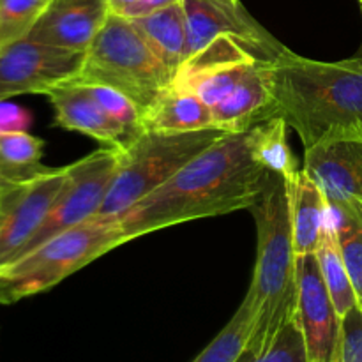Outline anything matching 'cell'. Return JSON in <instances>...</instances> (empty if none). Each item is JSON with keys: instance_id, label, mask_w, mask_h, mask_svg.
I'll return each instance as SVG.
<instances>
[{"instance_id": "obj_9", "label": "cell", "mask_w": 362, "mask_h": 362, "mask_svg": "<svg viewBox=\"0 0 362 362\" xmlns=\"http://www.w3.org/2000/svg\"><path fill=\"white\" fill-rule=\"evenodd\" d=\"M67 179V166L45 170L9 189L0 207V269L20 257L41 228Z\"/></svg>"}, {"instance_id": "obj_27", "label": "cell", "mask_w": 362, "mask_h": 362, "mask_svg": "<svg viewBox=\"0 0 362 362\" xmlns=\"http://www.w3.org/2000/svg\"><path fill=\"white\" fill-rule=\"evenodd\" d=\"M334 362H362V308L359 304L339 318Z\"/></svg>"}, {"instance_id": "obj_33", "label": "cell", "mask_w": 362, "mask_h": 362, "mask_svg": "<svg viewBox=\"0 0 362 362\" xmlns=\"http://www.w3.org/2000/svg\"><path fill=\"white\" fill-rule=\"evenodd\" d=\"M7 45H11L9 39H7V35L4 34V30H2V28H0V49H2L4 46H7Z\"/></svg>"}, {"instance_id": "obj_6", "label": "cell", "mask_w": 362, "mask_h": 362, "mask_svg": "<svg viewBox=\"0 0 362 362\" xmlns=\"http://www.w3.org/2000/svg\"><path fill=\"white\" fill-rule=\"evenodd\" d=\"M225 134L219 127L136 133L120 147L119 172L98 216L120 218Z\"/></svg>"}, {"instance_id": "obj_29", "label": "cell", "mask_w": 362, "mask_h": 362, "mask_svg": "<svg viewBox=\"0 0 362 362\" xmlns=\"http://www.w3.org/2000/svg\"><path fill=\"white\" fill-rule=\"evenodd\" d=\"M182 0H140L129 13L126 14V18H138L145 16V14H151L154 11L165 9V7L173 6V4H179Z\"/></svg>"}, {"instance_id": "obj_14", "label": "cell", "mask_w": 362, "mask_h": 362, "mask_svg": "<svg viewBox=\"0 0 362 362\" xmlns=\"http://www.w3.org/2000/svg\"><path fill=\"white\" fill-rule=\"evenodd\" d=\"M45 95L55 110L57 126L64 129L83 133L108 147H122L133 138L127 127L101 108L87 85L64 81L49 88Z\"/></svg>"}, {"instance_id": "obj_5", "label": "cell", "mask_w": 362, "mask_h": 362, "mask_svg": "<svg viewBox=\"0 0 362 362\" xmlns=\"http://www.w3.org/2000/svg\"><path fill=\"white\" fill-rule=\"evenodd\" d=\"M173 80L175 74L151 52L133 21L110 13L85 49L80 73L69 81L115 88L133 99L144 113Z\"/></svg>"}, {"instance_id": "obj_17", "label": "cell", "mask_w": 362, "mask_h": 362, "mask_svg": "<svg viewBox=\"0 0 362 362\" xmlns=\"http://www.w3.org/2000/svg\"><path fill=\"white\" fill-rule=\"evenodd\" d=\"M129 20L151 52L177 76L187 60V20L182 2Z\"/></svg>"}, {"instance_id": "obj_19", "label": "cell", "mask_w": 362, "mask_h": 362, "mask_svg": "<svg viewBox=\"0 0 362 362\" xmlns=\"http://www.w3.org/2000/svg\"><path fill=\"white\" fill-rule=\"evenodd\" d=\"M315 257H317L318 269H320V274L329 290V296L341 318L346 311L352 310L359 303H357L356 290H354L352 279L346 271L345 260H343L341 250H339L338 235H336L331 219H327V225L322 232Z\"/></svg>"}, {"instance_id": "obj_34", "label": "cell", "mask_w": 362, "mask_h": 362, "mask_svg": "<svg viewBox=\"0 0 362 362\" xmlns=\"http://www.w3.org/2000/svg\"><path fill=\"white\" fill-rule=\"evenodd\" d=\"M359 57H362V48H361V55Z\"/></svg>"}, {"instance_id": "obj_24", "label": "cell", "mask_w": 362, "mask_h": 362, "mask_svg": "<svg viewBox=\"0 0 362 362\" xmlns=\"http://www.w3.org/2000/svg\"><path fill=\"white\" fill-rule=\"evenodd\" d=\"M52 0H0V28L9 42L27 37Z\"/></svg>"}, {"instance_id": "obj_22", "label": "cell", "mask_w": 362, "mask_h": 362, "mask_svg": "<svg viewBox=\"0 0 362 362\" xmlns=\"http://www.w3.org/2000/svg\"><path fill=\"white\" fill-rule=\"evenodd\" d=\"M251 327V304L244 297L243 304L226 327L198 354L193 362H237L246 350Z\"/></svg>"}, {"instance_id": "obj_31", "label": "cell", "mask_w": 362, "mask_h": 362, "mask_svg": "<svg viewBox=\"0 0 362 362\" xmlns=\"http://www.w3.org/2000/svg\"><path fill=\"white\" fill-rule=\"evenodd\" d=\"M18 182H14V180H7L4 179V177H0V207H2V202L4 198H6V194L9 193V189L13 186H16Z\"/></svg>"}, {"instance_id": "obj_30", "label": "cell", "mask_w": 362, "mask_h": 362, "mask_svg": "<svg viewBox=\"0 0 362 362\" xmlns=\"http://www.w3.org/2000/svg\"><path fill=\"white\" fill-rule=\"evenodd\" d=\"M140 0H108L110 13L120 14V16H126L131 9H133Z\"/></svg>"}, {"instance_id": "obj_8", "label": "cell", "mask_w": 362, "mask_h": 362, "mask_svg": "<svg viewBox=\"0 0 362 362\" xmlns=\"http://www.w3.org/2000/svg\"><path fill=\"white\" fill-rule=\"evenodd\" d=\"M85 52L55 48L23 37L0 49V101L21 94H46L80 73Z\"/></svg>"}, {"instance_id": "obj_18", "label": "cell", "mask_w": 362, "mask_h": 362, "mask_svg": "<svg viewBox=\"0 0 362 362\" xmlns=\"http://www.w3.org/2000/svg\"><path fill=\"white\" fill-rule=\"evenodd\" d=\"M141 131H197L214 127L212 112L189 90L170 85L141 113Z\"/></svg>"}, {"instance_id": "obj_4", "label": "cell", "mask_w": 362, "mask_h": 362, "mask_svg": "<svg viewBox=\"0 0 362 362\" xmlns=\"http://www.w3.org/2000/svg\"><path fill=\"white\" fill-rule=\"evenodd\" d=\"M127 243L119 218L94 216L0 269V304H13L59 285L95 258Z\"/></svg>"}, {"instance_id": "obj_32", "label": "cell", "mask_w": 362, "mask_h": 362, "mask_svg": "<svg viewBox=\"0 0 362 362\" xmlns=\"http://www.w3.org/2000/svg\"><path fill=\"white\" fill-rule=\"evenodd\" d=\"M214 2L219 4V6L226 7V9H230V11L244 9L243 4H240V0H214Z\"/></svg>"}, {"instance_id": "obj_21", "label": "cell", "mask_w": 362, "mask_h": 362, "mask_svg": "<svg viewBox=\"0 0 362 362\" xmlns=\"http://www.w3.org/2000/svg\"><path fill=\"white\" fill-rule=\"evenodd\" d=\"M45 144L28 133H0V177L21 182L45 172Z\"/></svg>"}, {"instance_id": "obj_13", "label": "cell", "mask_w": 362, "mask_h": 362, "mask_svg": "<svg viewBox=\"0 0 362 362\" xmlns=\"http://www.w3.org/2000/svg\"><path fill=\"white\" fill-rule=\"evenodd\" d=\"M108 16V0H52L27 37L55 48L85 52Z\"/></svg>"}, {"instance_id": "obj_3", "label": "cell", "mask_w": 362, "mask_h": 362, "mask_svg": "<svg viewBox=\"0 0 362 362\" xmlns=\"http://www.w3.org/2000/svg\"><path fill=\"white\" fill-rule=\"evenodd\" d=\"M257 221L258 246L247 299L251 327L246 350L250 356L265 352L297 310V255L290 223L286 180L269 173L264 191L250 209Z\"/></svg>"}, {"instance_id": "obj_16", "label": "cell", "mask_w": 362, "mask_h": 362, "mask_svg": "<svg viewBox=\"0 0 362 362\" xmlns=\"http://www.w3.org/2000/svg\"><path fill=\"white\" fill-rule=\"evenodd\" d=\"M285 180L296 255L315 253L329 219L327 200L304 168H299L292 179Z\"/></svg>"}, {"instance_id": "obj_11", "label": "cell", "mask_w": 362, "mask_h": 362, "mask_svg": "<svg viewBox=\"0 0 362 362\" xmlns=\"http://www.w3.org/2000/svg\"><path fill=\"white\" fill-rule=\"evenodd\" d=\"M296 318L306 345L308 362H334L339 315L329 296L315 253L297 257Z\"/></svg>"}, {"instance_id": "obj_28", "label": "cell", "mask_w": 362, "mask_h": 362, "mask_svg": "<svg viewBox=\"0 0 362 362\" xmlns=\"http://www.w3.org/2000/svg\"><path fill=\"white\" fill-rule=\"evenodd\" d=\"M32 113L14 103L0 101V133H28Z\"/></svg>"}, {"instance_id": "obj_35", "label": "cell", "mask_w": 362, "mask_h": 362, "mask_svg": "<svg viewBox=\"0 0 362 362\" xmlns=\"http://www.w3.org/2000/svg\"><path fill=\"white\" fill-rule=\"evenodd\" d=\"M359 4H361V6H362V0H359Z\"/></svg>"}, {"instance_id": "obj_7", "label": "cell", "mask_w": 362, "mask_h": 362, "mask_svg": "<svg viewBox=\"0 0 362 362\" xmlns=\"http://www.w3.org/2000/svg\"><path fill=\"white\" fill-rule=\"evenodd\" d=\"M120 166V147L90 152L67 166V179L41 228L20 253L25 255L57 233L66 232L99 214Z\"/></svg>"}, {"instance_id": "obj_26", "label": "cell", "mask_w": 362, "mask_h": 362, "mask_svg": "<svg viewBox=\"0 0 362 362\" xmlns=\"http://www.w3.org/2000/svg\"><path fill=\"white\" fill-rule=\"evenodd\" d=\"M90 94L94 95L95 101L101 105V108L108 113L110 117L117 120V122L122 124L124 127L129 129V133L136 134L140 133V119L141 112L138 110V106L134 105L133 99H129L127 95H124L122 92L115 90V88L103 87V85H87Z\"/></svg>"}, {"instance_id": "obj_25", "label": "cell", "mask_w": 362, "mask_h": 362, "mask_svg": "<svg viewBox=\"0 0 362 362\" xmlns=\"http://www.w3.org/2000/svg\"><path fill=\"white\" fill-rule=\"evenodd\" d=\"M237 362H308L306 345L297 318H292L283 327L276 341L265 352L250 356L244 352Z\"/></svg>"}, {"instance_id": "obj_23", "label": "cell", "mask_w": 362, "mask_h": 362, "mask_svg": "<svg viewBox=\"0 0 362 362\" xmlns=\"http://www.w3.org/2000/svg\"><path fill=\"white\" fill-rule=\"evenodd\" d=\"M329 219L334 225L339 250L352 279L357 303L362 308V219L331 209H329Z\"/></svg>"}, {"instance_id": "obj_15", "label": "cell", "mask_w": 362, "mask_h": 362, "mask_svg": "<svg viewBox=\"0 0 362 362\" xmlns=\"http://www.w3.org/2000/svg\"><path fill=\"white\" fill-rule=\"evenodd\" d=\"M265 64L267 62L255 64L230 92L228 98L211 110L214 127L226 133H244L278 115L265 74Z\"/></svg>"}, {"instance_id": "obj_10", "label": "cell", "mask_w": 362, "mask_h": 362, "mask_svg": "<svg viewBox=\"0 0 362 362\" xmlns=\"http://www.w3.org/2000/svg\"><path fill=\"white\" fill-rule=\"evenodd\" d=\"M303 168L331 211L362 219V138H334L308 148Z\"/></svg>"}, {"instance_id": "obj_20", "label": "cell", "mask_w": 362, "mask_h": 362, "mask_svg": "<svg viewBox=\"0 0 362 362\" xmlns=\"http://www.w3.org/2000/svg\"><path fill=\"white\" fill-rule=\"evenodd\" d=\"M286 120L274 115L251 127V148L257 161L265 170L278 173L283 179H292L297 172V159L286 140Z\"/></svg>"}, {"instance_id": "obj_1", "label": "cell", "mask_w": 362, "mask_h": 362, "mask_svg": "<svg viewBox=\"0 0 362 362\" xmlns=\"http://www.w3.org/2000/svg\"><path fill=\"white\" fill-rule=\"evenodd\" d=\"M269 170L251 148V129L226 133L177 175L119 218L127 240L151 232L251 209L264 191Z\"/></svg>"}, {"instance_id": "obj_2", "label": "cell", "mask_w": 362, "mask_h": 362, "mask_svg": "<svg viewBox=\"0 0 362 362\" xmlns=\"http://www.w3.org/2000/svg\"><path fill=\"white\" fill-rule=\"evenodd\" d=\"M265 74L278 115L304 151L334 138H362V57L322 62L285 46L265 64Z\"/></svg>"}, {"instance_id": "obj_12", "label": "cell", "mask_w": 362, "mask_h": 362, "mask_svg": "<svg viewBox=\"0 0 362 362\" xmlns=\"http://www.w3.org/2000/svg\"><path fill=\"white\" fill-rule=\"evenodd\" d=\"M182 6L187 20V59L223 35L246 42L265 62L274 60L285 49L246 9L230 11L214 0H182Z\"/></svg>"}]
</instances>
